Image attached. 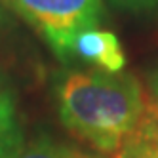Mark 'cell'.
Instances as JSON below:
<instances>
[{
    "label": "cell",
    "instance_id": "obj_1",
    "mask_svg": "<svg viewBox=\"0 0 158 158\" xmlns=\"http://www.w3.org/2000/svg\"><path fill=\"white\" fill-rule=\"evenodd\" d=\"M147 109L139 80L130 73L74 71L57 88L63 126L95 151L114 154Z\"/></svg>",
    "mask_w": 158,
    "mask_h": 158
},
{
    "label": "cell",
    "instance_id": "obj_2",
    "mask_svg": "<svg viewBox=\"0 0 158 158\" xmlns=\"http://www.w3.org/2000/svg\"><path fill=\"white\" fill-rule=\"evenodd\" d=\"M31 27H35L61 61L73 57L80 32L101 23V0H8Z\"/></svg>",
    "mask_w": 158,
    "mask_h": 158
},
{
    "label": "cell",
    "instance_id": "obj_3",
    "mask_svg": "<svg viewBox=\"0 0 158 158\" xmlns=\"http://www.w3.org/2000/svg\"><path fill=\"white\" fill-rule=\"evenodd\" d=\"M73 55L105 73H122L126 67V53L118 36L99 27L88 29L76 36L73 44Z\"/></svg>",
    "mask_w": 158,
    "mask_h": 158
},
{
    "label": "cell",
    "instance_id": "obj_4",
    "mask_svg": "<svg viewBox=\"0 0 158 158\" xmlns=\"http://www.w3.org/2000/svg\"><path fill=\"white\" fill-rule=\"evenodd\" d=\"M112 158H158V110L147 97V109L130 137L120 149L110 154Z\"/></svg>",
    "mask_w": 158,
    "mask_h": 158
},
{
    "label": "cell",
    "instance_id": "obj_5",
    "mask_svg": "<svg viewBox=\"0 0 158 158\" xmlns=\"http://www.w3.org/2000/svg\"><path fill=\"white\" fill-rule=\"evenodd\" d=\"M21 147V130L14 99L8 92L0 89V158L10 156Z\"/></svg>",
    "mask_w": 158,
    "mask_h": 158
},
{
    "label": "cell",
    "instance_id": "obj_6",
    "mask_svg": "<svg viewBox=\"0 0 158 158\" xmlns=\"http://www.w3.org/2000/svg\"><path fill=\"white\" fill-rule=\"evenodd\" d=\"M6 158H74V149L55 143L48 137H42L29 145L21 143V147H17Z\"/></svg>",
    "mask_w": 158,
    "mask_h": 158
},
{
    "label": "cell",
    "instance_id": "obj_7",
    "mask_svg": "<svg viewBox=\"0 0 158 158\" xmlns=\"http://www.w3.org/2000/svg\"><path fill=\"white\" fill-rule=\"evenodd\" d=\"M114 6L133 10V12H145V10L158 8V0H110Z\"/></svg>",
    "mask_w": 158,
    "mask_h": 158
},
{
    "label": "cell",
    "instance_id": "obj_8",
    "mask_svg": "<svg viewBox=\"0 0 158 158\" xmlns=\"http://www.w3.org/2000/svg\"><path fill=\"white\" fill-rule=\"evenodd\" d=\"M149 94H151V101L158 110V69L149 76Z\"/></svg>",
    "mask_w": 158,
    "mask_h": 158
},
{
    "label": "cell",
    "instance_id": "obj_9",
    "mask_svg": "<svg viewBox=\"0 0 158 158\" xmlns=\"http://www.w3.org/2000/svg\"><path fill=\"white\" fill-rule=\"evenodd\" d=\"M74 158H99V156L88 154V152H82V151H74Z\"/></svg>",
    "mask_w": 158,
    "mask_h": 158
}]
</instances>
